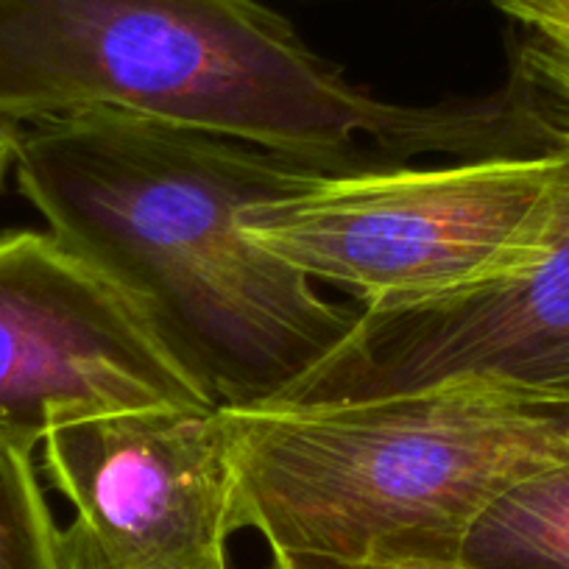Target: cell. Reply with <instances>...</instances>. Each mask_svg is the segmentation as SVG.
I'll use <instances>...</instances> for the list:
<instances>
[{"instance_id":"1","label":"cell","mask_w":569,"mask_h":569,"mask_svg":"<svg viewBox=\"0 0 569 569\" xmlns=\"http://www.w3.org/2000/svg\"><path fill=\"white\" fill-rule=\"evenodd\" d=\"M14 173L48 232L134 308L218 408H268L355 327L240 227L325 171L279 151L126 112L20 129Z\"/></svg>"},{"instance_id":"2","label":"cell","mask_w":569,"mask_h":569,"mask_svg":"<svg viewBox=\"0 0 569 569\" xmlns=\"http://www.w3.org/2000/svg\"><path fill=\"white\" fill-rule=\"evenodd\" d=\"M519 109L511 90L382 101L260 0H0V123L14 129L126 112L352 173L528 154Z\"/></svg>"},{"instance_id":"3","label":"cell","mask_w":569,"mask_h":569,"mask_svg":"<svg viewBox=\"0 0 569 569\" xmlns=\"http://www.w3.org/2000/svg\"><path fill=\"white\" fill-rule=\"evenodd\" d=\"M221 419L232 533L349 563H458L491 502L569 463V402L500 386L221 408Z\"/></svg>"},{"instance_id":"4","label":"cell","mask_w":569,"mask_h":569,"mask_svg":"<svg viewBox=\"0 0 569 569\" xmlns=\"http://www.w3.org/2000/svg\"><path fill=\"white\" fill-rule=\"evenodd\" d=\"M569 146L427 168L325 173L243 210L240 227L360 305L456 291L533 260L550 240Z\"/></svg>"},{"instance_id":"5","label":"cell","mask_w":569,"mask_h":569,"mask_svg":"<svg viewBox=\"0 0 569 569\" xmlns=\"http://www.w3.org/2000/svg\"><path fill=\"white\" fill-rule=\"evenodd\" d=\"M467 382L569 402V168L556 227L533 260L436 297L360 305L349 336L268 408Z\"/></svg>"},{"instance_id":"6","label":"cell","mask_w":569,"mask_h":569,"mask_svg":"<svg viewBox=\"0 0 569 569\" xmlns=\"http://www.w3.org/2000/svg\"><path fill=\"white\" fill-rule=\"evenodd\" d=\"M40 447L73 506L59 536L64 569H229L232 472L218 405L84 416Z\"/></svg>"},{"instance_id":"7","label":"cell","mask_w":569,"mask_h":569,"mask_svg":"<svg viewBox=\"0 0 569 569\" xmlns=\"http://www.w3.org/2000/svg\"><path fill=\"white\" fill-rule=\"evenodd\" d=\"M112 284L51 232L0 234V430L142 408H212Z\"/></svg>"},{"instance_id":"8","label":"cell","mask_w":569,"mask_h":569,"mask_svg":"<svg viewBox=\"0 0 569 569\" xmlns=\"http://www.w3.org/2000/svg\"><path fill=\"white\" fill-rule=\"evenodd\" d=\"M461 563L480 569H569V463L530 475L472 525Z\"/></svg>"},{"instance_id":"9","label":"cell","mask_w":569,"mask_h":569,"mask_svg":"<svg viewBox=\"0 0 569 569\" xmlns=\"http://www.w3.org/2000/svg\"><path fill=\"white\" fill-rule=\"evenodd\" d=\"M517 20L525 40L511 84L556 146H569V0H489Z\"/></svg>"},{"instance_id":"10","label":"cell","mask_w":569,"mask_h":569,"mask_svg":"<svg viewBox=\"0 0 569 569\" xmlns=\"http://www.w3.org/2000/svg\"><path fill=\"white\" fill-rule=\"evenodd\" d=\"M34 450L0 430V569H64L62 528L40 486Z\"/></svg>"},{"instance_id":"11","label":"cell","mask_w":569,"mask_h":569,"mask_svg":"<svg viewBox=\"0 0 569 569\" xmlns=\"http://www.w3.org/2000/svg\"><path fill=\"white\" fill-rule=\"evenodd\" d=\"M271 569H480L469 563H445V567H382V563H349L299 552H271Z\"/></svg>"},{"instance_id":"12","label":"cell","mask_w":569,"mask_h":569,"mask_svg":"<svg viewBox=\"0 0 569 569\" xmlns=\"http://www.w3.org/2000/svg\"><path fill=\"white\" fill-rule=\"evenodd\" d=\"M20 129L0 123V188L7 182V173L14 168V151H18Z\"/></svg>"}]
</instances>
